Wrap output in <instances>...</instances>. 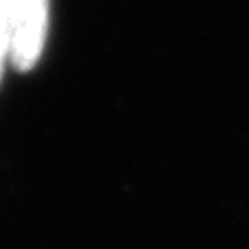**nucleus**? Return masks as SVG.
<instances>
[{
  "label": "nucleus",
  "instance_id": "nucleus-1",
  "mask_svg": "<svg viewBox=\"0 0 249 249\" xmlns=\"http://www.w3.org/2000/svg\"><path fill=\"white\" fill-rule=\"evenodd\" d=\"M48 29V0H13L9 59L18 72L35 68Z\"/></svg>",
  "mask_w": 249,
  "mask_h": 249
},
{
  "label": "nucleus",
  "instance_id": "nucleus-2",
  "mask_svg": "<svg viewBox=\"0 0 249 249\" xmlns=\"http://www.w3.org/2000/svg\"><path fill=\"white\" fill-rule=\"evenodd\" d=\"M11 13H13V0H0V79H2L4 61L9 59V42H11Z\"/></svg>",
  "mask_w": 249,
  "mask_h": 249
}]
</instances>
